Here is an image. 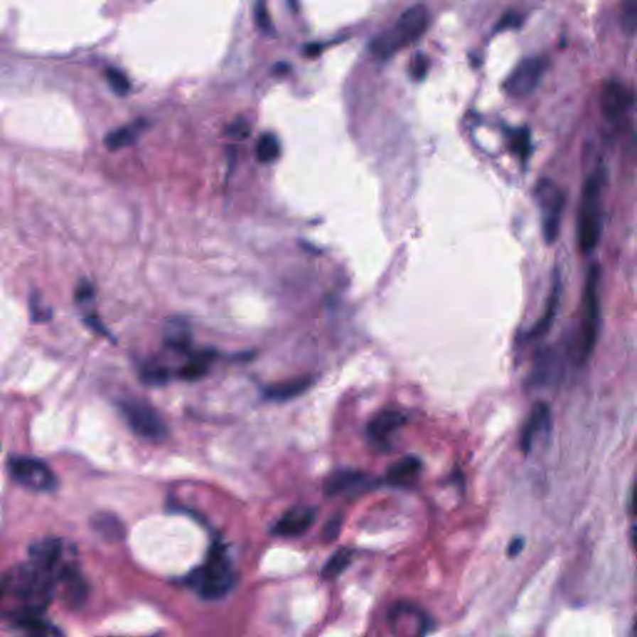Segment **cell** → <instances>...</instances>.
<instances>
[{
    "label": "cell",
    "instance_id": "12",
    "mask_svg": "<svg viewBox=\"0 0 637 637\" xmlns=\"http://www.w3.org/2000/svg\"><path fill=\"white\" fill-rule=\"evenodd\" d=\"M407 421L401 411L395 408H386L376 413L368 422L366 433L371 442L386 444L395 433H397Z\"/></svg>",
    "mask_w": 637,
    "mask_h": 637
},
{
    "label": "cell",
    "instance_id": "1",
    "mask_svg": "<svg viewBox=\"0 0 637 637\" xmlns=\"http://www.w3.org/2000/svg\"><path fill=\"white\" fill-rule=\"evenodd\" d=\"M429 24V10L424 4H413L403 10L390 28L373 40L371 53L378 59H390L418 38L422 36Z\"/></svg>",
    "mask_w": 637,
    "mask_h": 637
},
{
    "label": "cell",
    "instance_id": "3",
    "mask_svg": "<svg viewBox=\"0 0 637 637\" xmlns=\"http://www.w3.org/2000/svg\"><path fill=\"white\" fill-rule=\"evenodd\" d=\"M601 177L592 174L582 187L577 212V243L584 254L592 253L601 237Z\"/></svg>",
    "mask_w": 637,
    "mask_h": 637
},
{
    "label": "cell",
    "instance_id": "24",
    "mask_svg": "<svg viewBox=\"0 0 637 637\" xmlns=\"http://www.w3.org/2000/svg\"><path fill=\"white\" fill-rule=\"evenodd\" d=\"M139 378L147 385L159 386L168 381V371L157 363H144L139 370Z\"/></svg>",
    "mask_w": 637,
    "mask_h": 637
},
{
    "label": "cell",
    "instance_id": "22",
    "mask_svg": "<svg viewBox=\"0 0 637 637\" xmlns=\"http://www.w3.org/2000/svg\"><path fill=\"white\" fill-rule=\"evenodd\" d=\"M280 154V144L277 136L273 134H264L259 137L255 146V156L262 164H272L278 159Z\"/></svg>",
    "mask_w": 637,
    "mask_h": 637
},
{
    "label": "cell",
    "instance_id": "26",
    "mask_svg": "<svg viewBox=\"0 0 637 637\" xmlns=\"http://www.w3.org/2000/svg\"><path fill=\"white\" fill-rule=\"evenodd\" d=\"M105 75H106V80L109 82V87L112 89L114 94H117L119 96H124V95L129 92L131 85H129L127 76L121 70L116 69V68H109V69L106 70Z\"/></svg>",
    "mask_w": 637,
    "mask_h": 637
},
{
    "label": "cell",
    "instance_id": "5",
    "mask_svg": "<svg viewBox=\"0 0 637 637\" xmlns=\"http://www.w3.org/2000/svg\"><path fill=\"white\" fill-rule=\"evenodd\" d=\"M54 584L49 575L40 572L30 562L20 567L11 577L13 592L26 604L30 612L41 611L49 605Z\"/></svg>",
    "mask_w": 637,
    "mask_h": 637
},
{
    "label": "cell",
    "instance_id": "23",
    "mask_svg": "<svg viewBox=\"0 0 637 637\" xmlns=\"http://www.w3.org/2000/svg\"><path fill=\"white\" fill-rule=\"evenodd\" d=\"M351 560H353V552L346 547L340 549L323 565V577L335 579L350 565Z\"/></svg>",
    "mask_w": 637,
    "mask_h": 637
},
{
    "label": "cell",
    "instance_id": "7",
    "mask_svg": "<svg viewBox=\"0 0 637 637\" xmlns=\"http://www.w3.org/2000/svg\"><path fill=\"white\" fill-rule=\"evenodd\" d=\"M119 407L129 428L141 437L159 439L167 434L166 423L149 403L137 398H126L119 401Z\"/></svg>",
    "mask_w": 637,
    "mask_h": 637
},
{
    "label": "cell",
    "instance_id": "20",
    "mask_svg": "<svg viewBox=\"0 0 637 637\" xmlns=\"http://www.w3.org/2000/svg\"><path fill=\"white\" fill-rule=\"evenodd\" d=\"M213 350H203L200 353H193L188 363L178 371V376L186 381H197L208 373L210 363L214 358Z\"/></svg>",
    "mask_w": 637,
    "mask_h": 637
},
{
    "label": "cell",
    "instance_id": "36",
    "mask_svg": "<svg viewBox=\"0 0 637 637\" xmlns=\"http://www.w3.org/2000/svg\"><path fill=\"white\" fill-rule=\"evenodd\" d=\"M1 592H3V587L0 585V597H1Z\"/></svg>",
    "mask_w": 637,
    "mask_h": 637
},
{
    "label": "cell",
    "instance_id": "21",
    "mask_svg": "<svg viewBox=\"0 0 637 637\" xmlns=\"http://www.w3.org/2000/svg\"><path fill=\"white\" fill-rule=\"evenodd\" d=\"M142 129H144V124L141 122H134L129 126L119 127L106 136L105 144L109 149H122V147L132 144Z\"/></svg>",
    "mask_w": 637,
    "mask_h": 637
},
{
    "label": "cell",
    "instance_id": "25",
    "mask_svg": "<svg viewBox=\"0 0 637 637\" xmlns=\"http://www.w3.org/2000/svg\"><path fill=\"white\" fill-rule=\"evenodd\" d=\"M94 527L97 532L107 537H119L122 532L119 523L107 514H99L95 518Z\"/></svg>",
    "mask_w": 637,
    "mask_h": 637
},
{
    "label": "cell",
    "instance_id": "27",
    "mask_svg": "<svg viewBox=\"0 0 637 637\" xmlns=\"http://www.w3.org/2000/svg\"><path fill=\"white\" fill-rule=\"evenodd\" d=\"M621 25L622 29L625 30V33H627V34H633L635 33L637 26L636 0H628L622 6Z\"/></svg>",
    "mask_w": 637,
    "mask_h": 637
},
{
    "label": "cell",
    "instance_id": "8",
    "mask_svg": "<svg viewBox=\"0 0 637 637\" xmlns=\"http://www.w3.org/2000/svg\"><path fill=\"white\" fill-rule=\"evenodd\" d=\"M65 547L63 540L58 537H44L33 542L29 547V562L40 572L49 575L54 582H60L65 572L75 565L65 560Z\"/></svg>",
    "mask_w": 637,
    "mask_h": 637
},
{
    "label": "cell",
    "instance_id": "19",
    "mask_svg": "<svg viewBox=\"0 0 637 637\" xmlns=\"http://www.w3.org/2000/svg\"><path fill=\"white\" fill-rule=\"evenodd\" d=\"M164 343L176 353H188L191 343H192V336H191V331H189L187 323L182 320L173 318L171 323H168L167 328H166Z\"/></svg>",
    "mask_w": 637,
    "mask_h": 637
},
{
    "label": "cell",
    "instance_id": "34",
    "mask_svg": "<svg viewBox=\"0 0 637 637\" xmlns=\"http://www.w3.org/2000/svg\"><path fill=\"white\" fill-rule=\"evenodd\" d=\"M94 295V289L91 287V284L82 283L80 284L79 288L76 290V299L80 303H82L85 300H90Z\"/></svg>",
    "mask_w": 637,
    "mask_h": 637
},
{
    "label": "cell",
    "instance_id": "33",
    "mask_svg": "<svg viewBox=\"0 0 637 637\" xmlns=\"http://www.w3.org/2000/svg\"><path fill=\"white\" fill-rule=\"evenodd\" d=\"M229 134L238 139H245L250 134V127L245 121H237L228 129Z\"/></svg>",
    "mask_w": 637,
    "mask_h": 637
},
{
    "label": "cell",
    "instance_id": "30",
    "mask_svg": "<svg viewBox=\"0 0 637 637\" xmlns=\"http://www.w3.org/2000/svg\"><path fill=\"white\" fill-rule=\"evenodd\" d=\"M341 527H343V517L340 514L333 515L331 519H328L323 529V542H331L336 540L338 534L341 532Z\"/></svg>",
    "mask_w": 637,
    "mask_h": 637
},
{
    "label": "cell",
    "instance_id": "13",
    "mask_svg": "<svg viewBox=\"0 0 637 637\" xmlns=\"http://www.w3.org/2000/svg\"><path fill=\"white\" fill-rule=\"evenodd\" d=\"M318 517L316 509L313 507H295L285 513L275 523L273 532L279 537H300L308 532Z\"/></svg>",
    "mask_w": 637,
    "mask_h": 637
},
{
    "label": "cell",
    "instance_id": "15",
    "mask_svg": "<svg viewBox=\"0 0 637 637\" xmlns=\"http://www.w3.org/2000/svg\"><path fill=\"white\" fill-rule=\"evenodd\" d=\"M422 472V462L416 456H406L388 467L386 481L395 487H408Z\"/></svg>",
    "mask_w": 637,
    "mask_h": 637
},
{
    "label": "cell",
    "instance_id": "9",
    "mask_svg": "<svg viewBox=\"0 0 637 637\" xmlns=\"http://www.w3.org/2000/svg\"><path fill=\"white\" fill-rule=\"evenodd\" d=\"M10 474L21 486L35 492H51L58 486L54 472L38 458L16 456L9 459Z\"/></svg>",
    "mask_w": 637,
    "mask_h": 637
},
{
    "label": "cell",
    "instance_id": "29",
    "mask_svg": "<svg viewBox=\"0 0 637 637\" xmlns=\"http://www.w3.org/2000/svg\"><path fill=\"white\" fill-rule=\"evenodd\" d=\"M429 60L423 53H417L412 56L410 64V74L413 79L422 80L427 74Z\"/></svg>",
    "mask_w": 637,
    "mask_h": 637
},
{
    "label": "cell",
    "instance_id": "6",
    "mask_svg": "<svg viewBox=\"0 0 637 637\" xmlns=\"http://www.w3.org/2000/svg\"><path fill=\"white\" fill-rule=\"evenodd\" d=\"M535 198L542 214V235L547 244H552L560 232L565 196L552 181L544 178L537 184Z\"/></svg>",
    "mask_w": 637,
    "mask_h": 637
},
{
    "label": "cell",
    "instance_id": "14",
    "mask_svg": "<svg viewBox=\"0 0 637 637\" xmlns=\"http://www.w3.org/2000/svg\"><path fill=\"white\" fill-rule=\"evenodd\" d=\"M550 408L545 402H537L532 411L528 416L527 422L524 424L522 429V434L519 438V444L523 453H528L532 451V444L537 433L542 432V429H547V426L550 424Z\"/></svg>",
    "mask_w": 637,
    "mask_h": 637
},
{
    "label": "cell",
    "instance_id": "2",
    "mask_svg": "<svg viewBox=\"0 0 637 637\" xmlns=\"http://www.w3.org/2000/svg\"><path fill=\"white\" fill-rule=\"evenodd\" d=\"M235 582L233 564L224 545L214 542L209 549L203 565L188 577V584L199 596L217 600L228 594Z\"/></svg>",
    "mask_w": 637,
    "mask_h": 637
},
{
    "label": "cell",
    "instance_id": "4",
    "mask_svg": "<svg viewBox=\"0 0 637 637\" xmlns=\"http://www.w3.org/2000/svg\"><path fill=\"white\" fill-rule=\"evenodd\" d=\"M600 267L592 264L587 272L582 295V328H580V361L585 363L596 346L600 328Z\"/></svg>",
    "mask_w": 637,
    "mask_h": 637
},
{
    "label": "cell",
    "instance_id": "32",
    "mask_svg": "<svg viewBox=\"0 0 637 637\" xmlns=\"http://www.w3.org/2000/svg\"><path fill=\"white\" fill-rule=\"evenodd\" d=\"M520 21H522V16L518 14V13H514V11H507L502 19H500V21H499L498 28H499V29H504V28H515V26L520 24Z\"/></svg>",
    "mask_w": 637,
    "mask_h": 637
},
{
    "label": "cell",
    "instance_id": "16",
    "mask_svg": "<svg viewBox=\"0 0 637 637\" xmlns=\"http://www.w3.org/2000/svg\"><path fill=\"white\" fill-rule=\"evenodd\" d=\"M560 296H562V283H560V277H559V273H557L554 275V282H552L550 295H549V299H547V308L542 313L544 315L532 326V330L529 331L528 338H542V335H545V333L549 331V328H552L554 318H555V315L557 313L559 303H560Z\"/></svg>",
    "mask_w": 637,
    "mask_h": 637
},
{
    "label": "cell",
    "instance_id": "10",
    "mask_svg": "<svg viewBox=\"0 0 637 637\" xmlns=\"http://www.w3.org/2000/svg\"><path fill=\"white\" fill-rule=\"evenodd\" d=\"M547 68L545 56L534 55L523 59L505 81V91L513 97H525L537 89Z\"/></svg>",
    "mask_w": 637,
    "mask_h": 637
},
{
    "label": "cell",
    "instance_id": "11",
    "mask_svg": "<svg viewBox=\"0 0 637 637\" xmlns=\"http://www.w3.org/2000/svg\"><path fill=\"white\" fill-rule=\"evenodd\" d=\"M633 104V92L619 80L610 79L604 82L600 92V107L602 114L610 121L621 119Z\"/></svg>",
    "mask_w": 637,
    "mask_h": 637
},
{
    "label": "cell",
    "instance_id": "35",
    "mask_svg": "<svg viewBox=\"0 0 637 637\" xmlns=\"http://www.w3.org/2000/svg\"><path fill=\"white\" fill-rule=\"evenodd\" d=\"M523 547H524V540H523L522 537L514 539L509 544V547H508V555L510 557H517L518 554H520V552H522Z\"/></svg>",
    "mask_w": 637,
    "mask_h": 637
},
{
    "label": "cell",
    "instance_id": "31",
    "mask_svg": "<svg viewBox=\"0 0 637 637\" xmlns=\"http://www.w3.org/2000/svg\"><path fill=\"white\" fill-rule=\"evenodd\" d=\"M255 16H257V21H258L259 26H260L264 31H270V30H272V23H270L268 10L265 8V5H257V8H255Z\"/></svg>",
    "mask_w": 637,
    "mask_h": 637
},
{
    "label": "cell",
    "instance_id": "18",
    "mask_svg": "<svg viewBox=\"0 0 637 637\" xmlns=\"http://www.w3.org/2000/svg\"><path fill=\"white\" fill-rule=\"evenodd\" d=\"M366 481V477L363 472H358L355 469H341L333 472L328 476L325 482V493L328 496H338L341 493L350 491L353 488L358 487Z\"/></svg>",
    "mask_w": 637,
    "mask_h": 637
},
{
    "label": "cell",
    "instance_id": "28",
    "mask_svg": "<svg viewBox=\"0 0 637 637\" xmlns=\"http://www.w3.org/2000/svg\"><path fill=\"white\" fill-rule=\"evenodd\" d=\"M510 144L512 149L517 151V154L522 157L523 159H527L530 151V139H529V132L525 129H517L510 134Z\"/></svg>",
    "mask_w": 637,
    "mask_h": 637
},
{
    "label": "cell",
    "instance_id": "17",
    "mask_svg": "<svg viewBox=\"0 0 637 637\" xmlns=\"http://www.w3.org/2000/svg\"><path fill=\"white\" fill-rule=\"evenodd\" d=\"M314 383L313 378H293L290 381L273 385L264 388V397L270 401L283 402L293 398L298 397L304 392H306Z\"/></svg>",
    "mask_w": 637,
    "mask_h": 637
}]
</instances>
